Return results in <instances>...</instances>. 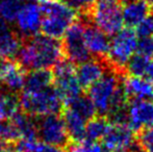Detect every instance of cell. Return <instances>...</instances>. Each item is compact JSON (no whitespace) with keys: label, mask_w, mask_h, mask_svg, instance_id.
<instances>
[{"label":"cell","mask_w":153,"mask_h":152,"mask_svg":"<svg viewBox=\"0 0 153 152\" xmlns=\"http://www.w3.org/2000/svg\"><path fill=\"white\" fill-rule=\"evenodd\" d=\"M17 61L26 70L50 69L64 59L62 43L43 33L23 40Z\"/></svg>","instance_id":"cell-1"},{"label":"cell","mask_w":153,"mask_h":152,"mask_svg":"<svg viewBox=\"0 0 153 152\" xmlns=\"http://www.w3.org/2000/svg\"><path fill=\"white\" fill-rule=\"evenodd\" d=\"M42 12L41 31L49 38H62L71 25L78 20V15L62 0H45L40 4Z\"/></svg>","instance_id":"cell-2"},{"label":"cell","mask_w":153,"mask_h":152,"mask_svg":"<svg viewBox=\"0 0 153 152\" xmlns=\"http://www.w3.org/2000/svg\"><path fill=\"white\" fill-rule=\"evenodd\" d=\"M20 105L23 113L33 118L62 114L65 105L54 87L36 93L22 92Z\"/></svg>","instance_id":"cell-3"},{"label":"cell","mask_w":153,"mask_h":152,"mask_svg":"<svg viewBox=\"0 0 153 152\" xmlns=\"http://www.w3.org/2000/svg\"><path fill=\"white\" fill-rule=\"evenodd\" d=\"M137 33L132 28L125 27L111 40V46L106 61L114 71L122 75H127L126 65L129 59L137 52Z\"/></svg>","instance_id":"cell-4"},{"label":"cell","mask_w":153,"mask_h":152,"mask_svg":"<svg viewBox=\"0 0 153 152\" xmlns=\"http://www.w3.org/2000/svg\"><path fill=\"white\" fill-rule=\"evenodd\" d=\"M53 87L67 106L81 95V89L76 73V65L68 59H62L53 67Z\"/></svg>","instance_id":"cell-5"},{"label":"cell","mask_w":153,"mask_h":152,"mask_svg":"<svg viewBox=\"0 0 153 152\" xmlns=\"http://www.w3.org/2000/svg\"><path fill=\"white\" fill-rule=\"evenodd\" d=\"M126 76L111 69L102 76V78L87 90L88 96L94 103L99 116H107L114 95Z\"/></svg>","instance_id":"cell-6"},{"label":"cell","mask_w":153,"mask_h":152,"mask_svg":"<svg viewBox=\"0 0 153 152\" xmlns=\"http://www.w3.org/2000/svg\"><path fill=\"white\" fill-rule=\"evenodd\" d=\"M91 20L105 35L114 37L124 26L122 4L119 0H96Z\"/></svg>","instance_id":"cell-7"},{"label":"cell","mask_w":153,"mask_h":152,"mask_svg":"<svg viewBox=\"0 0 153 152\" xmlns=\"http://www.w3.org/2000/svg\"><path fill=\"white\" fill-rule=\"evenodd\" d=\"M62 38V47L65 59L77 66L89 61L91 53L85 45L83 22L77 20Z\"/></svg>","instance_id":"cell-8"},{"label":"cell","mask_w":153,"mask_h":152,"mask_svg":"<svg viewBox=\"0 0 153 152\" xmlns=\"http://www.w3.org/2000/svg\"><path fill=\"white\" fill-rule=\"evenodd\" d=\"M36 128L39 139L47 145L66 149L71 142L64 119L59 115L38 118Z\"/></svg>","instance_id":"cell-9"},{"label":"cell","mask_w":153,"mask_h":152,"mask_svg":"<svg viewBox=\"0 0 153 152\" xmlns=\"http://www.w3.org/2000/svg\"><path fill=\"white\" fill-rule=\"evenodd\" d=\"M102 146L111 152L127 149L142 152L137 142V134L128 125H111L102 140Z\"/></svg>","instance_id":"cell-10"},{"label":"cell","mask_w":153,"mask_h":152,"mask_svg":"<svg viewBox=\"0 0 153 152\" xmlns=\"http://www.w3.org/2000/svg\"><path fill=\"white\" fill-rule=\"evenodd\" d=\"M17 33L23 40L39 35L42 25V12L36 2H27L23 5L16 19Z\"/></svg>","instance_id":"cell-11"},{"label":"cell","mask_w":153,"mask_h":152,"mask_svg":"<svg viewBox=\"0 0 153 152\" xmlns=\"http://www.w3.org/2000/svg\"><path fill=\"white\" fill-rule=\"evenodd\" d=\"M27 70L17 59H0V82L8 91L18 93L23 91L26 81Z\"/></svg>","instance_id":"cell-12"},{"label":"cell","mask_w":153,"mask_h":152,"mask_svg":"<svg viewBox=\"0 0 153 152\" xmlns=\"http://www.w3.org/2000/svg\"><path fill=\"white\" fill-rule=\"evenodd\" d=\"M111 69V67L106 59H100L96 57L90 59L89 61L78 65L76 68V73L81 89H90Z\"/></svg>","instance_id":"cell-13"},{"label":"cell","mask_w":153,"mask_h":152,"mask_svg":"<svg viewBox=\"0 0 153 152\" xmlns=\"http://www.w3.org/2000/svg\"><path fill=\"white\" fill-rule=\"evenodd\" d=\"M128 126L134 132L153 126V101L137 100L129 102Z\"/></svg>","instance_id":"cell-14"},{"label":"cell","mask_w":153,"mask_h":152,"mask_svg":"<svg viewBox=\"0 0 153 152\" xmlns=\"http://www.w3.org/2000/svg\"><path fill=\"white\" fill-rule=\"evenodd\" d=\"M83 24H85V45L90 53L96 59H106L111 46V40L108 39V36L105 35L93 23H83Z\"/></svg>","instance_id":"cell-15"},{"label":"cell","mask_w":153,"mask_h":152,"mask_svg":"<svg viewBox=\"0 0 153 152\" xmlns=\"http://www.w3.org/2000/svg\"><path fill=\"white\" fill-rule=\"evenodd\" d=\"M123 85L129 102L137 100H153V83L145 78L127 75L123 79Z\"/></svg>","instance_id":"cell-16"},{"label":"cell","mask_w":153,"mask_h":152,"mask_svg":"<svg viewBox=\"0 0 153 152\" xmlns=\"http://www.w3.org/2000/svg\"><path fill=\"white\" fill-rule=\"evenodd\" d=\"M150 7L145 0H132L122 6L124 25L128 28L137 27L150 15Z\"/></svg>","instance_id":"cell-17"},{"label":"cell","mask_w":153,"mask_h":152,"mask_svg":"<svg viewBox=\"0 0 153 152\" xmlns=\"http://www.w3.org/2000/svg\"><path fill=\"white\" fill-rule=\"evenodd\" d=\"M62 117L66 124L69 136L72 142L85 140V127L87 122L80 115L72 108L65 106L62 112Z\"/></svg>","instance_id":"cell-18"},{"label":"cell","mask_w":153,"mask_h":152,"mask_svg":"<svg viewBox=\"0 0 153 152\" xmlns=\"http://www.w3.org/2000/svg\"><path fill=\"white\" fill-rule=\"evenodd\" d=\"M53 85V73L50 69H38L32 70L27 73L26 81L22 92L26 93H36L48 87Z\"/></svg>","instance_id":"cell-19"},{"label":"cell","mask_w":153,"mask_h":152,"mask_svg":"<svg viewBox=\"0 0 153 152\" xmlns=\"http://www.w3.org/2000/svg\"><path fill=\"white\" fill-rule=\"evenodd\" d=\"M23 44V39L17 31L8 28L0 33V56L2 59H15Z\"/></svg>","instance_id":"cell-20"},{"label":"cell","mask_w":153,"mask_h":152,"mask_svg":"<svg viewBox=\"0 0 153 152\" xmlns=\"http://www.w3.org/2000/svg\"><path fill=\"white\" fill-rule=\"evenodd\" d=\"M20 108V96L10 91L0 93V122L12 120Z\"/></svg>","instance_id":"cell-21"},{"label":"cell","mask_w":153,"mask_h":152,"mask_svg":"<svg viewBox=\"0 0 153 152\" xmlns=\"http://www.w3.org/2000/svg\"><path fill=\"white\" fill-rule=\"evenodd\" d=\"M10 121L17 128L21 139H39L36 119L33 117L19 112Z\"/></svg>","instance_id":"cell-22"},{"label":"cell","mask_w":153,"mask_h":152,"mask_svg":"<svg viewBox=\"0 0 153 152\" xmlns=\"http://www.w3.org/2000/svg\"><path fill=\"white\" fill-rule=\"evenodd\" d=\"M111 122L108 121L104 116H96L90 121L87 122V127H85V139L93 142H98L102 141L105 134L107 133L109 127H111Z\"/></svg>","instance_id":"cell-23"},{"label":"cell","mask_w":153,"mask_h":152,"mask_svg":"<svg viewBox=\"0 0 153 152\" xmlns=\"http://www.w3.org/2000/svg\"><path fill=\"white\" fill-rule=\"evenodd\" d=\"M62 1L78 15V20L83 23H92L91 19L96 5V0H62Z\"/></svg>","instance_id":"cell-24"},{"label":"cell","mask_w":153,"mask_h":152,"mask_svg":"<svg viewBox=\"0 0 153 152\" xmlns=\"http://www.w3.org/2000/svg\"><path fill=\"white\" fill-rule=\"evenodd\" d=\"M67 108H70L73 110H75L85 121H90L97 115L96 108L88 95H80L74 101L71 102L69 105H67Z\"/></svg>","instance_id":"cell-25"},{"label":"cell","mask_w":153,"mask_h":152,"mask_svg":"<svg viewBox=\"0 0 153 152\" xmlns=\"http://www.w3.org/2000/svg\"><path fill=\"white\" fill-rule=\"evenodd\" d=\"M25 0H0V19L6 23L16 22Z\"/></svg>","instance_id":"cell-26"},{"label":"cell","mask_w":153,"mask_h":152,"mask_svg":"<svg viewBox=\"0 0 153 152\" xmlns=\"http://www.w3.org/2000/svg\"><path fill=\"white\" fill-rule=\"evenodd\" d=\"M150 59H149V57H147V56H144V55L139 54V53H134V54L129 59L128 63H127V65H126L127 75L135 76V77H143Z\"/></svg>","instance_id":"cell-27"},{"label":"cell","mask_w":153,"mask_h":152,"mask_svg":"<svg viewBox=\"0 0 153 152\" xmlns=\"http://www.w3.org/2000/svg\"><path fill=\"white\" fill-rule=\"evenodd\" d=\"M104 147L98 142H93L90 140H82L78 142L71 141L67 146V152H102Z\"/></svg>","instance_id":"cell-28"},{"label":"cell","mask_w":153,"mask_h":152,"mask_svg":"<svg viewBox=\"0 0 153 152\" xmlns=\"http://www.w3.org/2000/svg\"><path fill=\"white\" fill-rule=\"evenodd\" d=\"M20 139L18 130L10 120L0 122V140H3L10 144H15Z\"/></svg>","instance_id":"cell-29"},{"label":"cell","mask_w":153,"mask_h":152,"mask_svg":"<svg viewBox=\"0 0 153 152\" xmlns=\"http://www.w3.org/2000/svg\"><path fill=\"white\" fill-rule=\"evenodd\" d=\"M137 142L142 152H153V126L137 132Z\"/></svg>","instance_id":"cell-30"},{"label":"cell","mask_w":153,"mask_h":152,"mask_svg":"<svg viewBox=\"0 0 153 152\" xmlns=\"http://www.w3.org/2000/svg\"><path fill=\"white\" fill-rule=\"evenodd\" d=\"M137 36L139 39L153 38V14L146 17L137 26Z\"/></svg>","instance_id":"cell-31"},{"label":"cell","mask_w":153,"mask_h":152,"mask_svg":"<svg viewBox=\"0 0 153 152\" xmlns=\"http://www.w3.org/2000/svg\"><path fill=\"white\" fill-rule=\"evenodd\" d=\"M137 53L147 56L149 59L153 57V38H143L137 40Z\"/></svg>","instance_id":"cell-32"},{"label":"cell","mask_w":153,"mask_h":152,"mask_svg":"<svg viewBox=\"0 0 153 152\" xmlns=\"http://www.w3.org/2000/svg\"><path fill=\"white\" fill-rule=\"evenodd\" d=\"M142 78H145L146 80L153 83V59L149 61V64H148L147 68H146L145 74H144V76Z\"/></svg>","instance_id":"cell-33"},{"label":"cell","mask_w":153,"mask_h":152,"mask_svg":"<svg viewBox=\"0 0 153 152\" xmlns=\"http://www.w3.org/2000/svg\"><path fill=\"white\" fill-rule=\"evenodd\" d=\"M43 152H67V150L65 148H61V147H55V146H51V145L46 144Z\"/></svg>","instance_id":"cell-34"},{"label":"cell","mask_w":153,"mask_h":152,"mask_svg":"<svg viewBox=\"0 0 153 152\" xmlns=\"http://www.w3.org/2000/svg\"><path fill=\"white\" fill-rule=\"evenodd\" d=\"M12 146L13 144H10V143H7L3 140H0V152H4L5 150H7L8 148H10Z\"/></svg>","instance_id":"cell-35"},{"label":"cell","mask_w":153,"mask_h":152,"mask_svg":"<svg viewBox=\"0 0 153 152\" xmlns=\"http://www.w3.org/2000/svg\"><path fill=\"white\" fill-rule=\"evenodd\" d=\"M8 28H10V26H8L7 23H6L4 20H2V19H0V33H2L3 31L7 30Z\"/></svg>","instance_id":"cell-36"},{"label":"cell","mask_w":153,"mask_h":152,"mask_svg":"<svg viewBox=\"0 0 153 152\" xmlns=\"http://www.w3.org/2000/svg\"><path fill=\"white\" fill-rule=\"evenodd\" d=\"M146 2H147V4L149 5V7H150V10L153 12V0H145Z\"/></svg>","instance_id":"cell-37"},{"label":"cell","mask_w":153,"mask_h":152,"mask_svg":"<svg viewBox=\"0 0 153 152\" xmlns=\"http://www.w3.org/2000/svg\"><path fill=\"white\" fill-rule=\"evenodd\" d=\"M4 152H19V151L17 150V149H16V148H15V147H14V145H13V146L10 147V148H8L7 150H5V151H4Z\"/></svg>","instance_id":"cell-38"},{"label":"cell","mask_w":153,"mask_h":152,"mask_svg":"<svg viewBox=\"0 0 153 152\" xmlns=\"http://www.w3.org/2000/svg\"><path fill=\"white\" fill-rule=\"evenodd\" d=\"M118 152H139V151L131 150V149H127V150H121V151H118Z\"/></svg>","instance_id":"cell-39"},{"label":"cell","mask_w":153,"mask_h":152,"mask_svg":"<svg viewBox=\"0 0 153 152\" xmlns=\"http://www.w3.org/2000/svg\"><path fill=\"white\" fill-rule=\"evenodd\" d=\"M29 2H36V1H39V2H43V1H45V0H28Z\"/></svg>","instance_id":"cell-40"},{"label":"cell","mask_w":153,"mask_h":152,"mask_svg":"<svg viewBox=\"0 0 153 152\" xmlns=\"http://www.w3.org/2000/svg\"><path fill=\"white\" fill-rule=\"evenodd\" d=\"M102 152H111V151H109V150H107L106 148H104V149H103V151H102Z\"/></svg>","instance_id":"cell-41"},{"label":"cell","mask_w":153,"mask_h":152,"mask_svg":"<svg viewBox=\"0 0 153 152\" xmlns=\"http://www.w3.org/2000/svg\"><path fill=\"white\" fill-rule=\"evenodd\" d=\"M0 90H1V85H0Z\"/></svg>","instance_id":"cell-42"}]
</instances>
